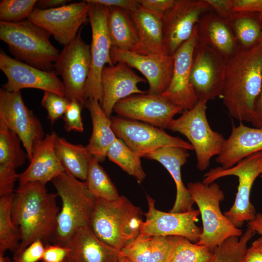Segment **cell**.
<instances>
[{
  "label": "cell",
  "mask_w": 262,
  "mask_h": 262,
  "mask_svg": "<svg viewBox=\"0 0 262 262\" xmlns=\"http://www.w3.org/2000/svg\"><path fill=\"white\" fill-rule=\"evenodd\" d=\"M138 34L133 52L145 55L167 54L163 35V16L140 6L130 12Z\"/></svg>",
  "instance_id": "26"
},
{
  "label": "cell",
  "mask_w": 262,
  "mask_h": 262,
  "mask_svg": "<svg viewBox=\"0 0 262 262\" xmlns=\"http://www.w3.org/2000/svg\"><path fill=\"white\" fill-rule=\"evenodd\" d=\"M250 122L254 127L262 129V86L255 102Z\"/></svg>",
  "instance_id": "51"
},
{
  "label": "cell",
  "mask_w": 262,
  "mask_h": 262,
  "mask_svg": "<svg viewBox=\"0 0 262 262\" xmlns=\"http://www.w3.org/2000/svg\"><path fill=\"white\" fill-rule=\"evenodd\" d=\"M146 82L126 64L118 63L105 66L101 74L102 91L101 108L106 115L111 118L115 104L120 100L133 94H145L138 84Z\"/></svg>",
  "instance_id": "21"
},
{
  "label": "cell",
  "mask_w": 262,
  "mask_h": 262,
  "mask_svg": "<svg viewBox=\"0 0 262 262\" xmlns=\"http://www.w3.org/2000/svg\"><path fill=\"white\" fill-rule=\"evenodd\" d=\"M170 249V241L169 236L152 237L148 262H166Z\"/></svg>",
  "instance_id": "42"
},
{
  "label": "cell",
  "mask_w": 262,
  "mask_h": 262,
  "mask_svg": "<svg viewBox=\"0 0 262 262\" xmlns=\"http://www.w3.org/2000/svg\"><path fill=\"white\" fill-rule=\"evenodd\" d=\"M197 39L210 46L227 59L240 49L229 25L213 10L206 13L197 24Z\"/></svg>",
  "instance_id": "27"
},
{
  "label": "cell",
  "mask_w": 262,
  "mask_h": 262,
  "mask_svg": "<svg viewBox=\"0 0 262 262\" xmlns=\"http://www.w3.org/2000/svg\"><path fill=\"white\" fill-rule=\"evenodd\" d=\"M14 197V192L0 197V252L4 253L7 250L14 253L20 242L19 230L12 217Z\"/></svg>",
  "instance_id": "33"
},
{
  "label": "cell",
  "mask_w": 262,
  "mask_h": 262,
  "mask_svg": "<svg viewBox=\"0 0 262 262\" xmlns=\"http://www.w3.org/2000/svg\"><path fill=\"white\" fill-rule=\"evenodd\" d=\"M57 137L53 131L34 143L29 166L24 172L19 174V185L29 182H39L46 185L65 171L55 152Z\"/></svg>",
  "instance_id": "22"
},
{
  "label": "cell",
  "mask_w": 262,
  "mask_h": 262,
  "mask_svg": "<svg viewBox=\"0 0 262 262\" xmlns=\"http://www.w3.org/2000/svg\"><path fill=\"white\" fill-rule=\"evenodd\" d=\"M110 118L116 136L141 157L165 147L194 150L190 143L169 135L162 129L120 116Z\"/></svg>",
  "instance_id": "12"
},
{
  "label": "cell",
  "mask_w": 262,
  "mask_h": 262,
  "mask_svg": "<svg viewBox=\"0 0 262 262\" xmlns=\"http://www.w3.org/2000/svg\"><path fill=\"white\" fill-rule=\"evenodd\" d=\"M262 86V45L240 48L227 60L221 96L229 115L241 122H250Z\"/></svg>",
  "instance_id": "2"
},
{
  "label": "cell",
  "mask_w": 262,
  "mask_h": 262,
  "mask_svg": "<svg viewBox=\"0 0 262 262\" xmlns=\"http://www.w3.org/2000/svg\"><path fill=\"white\" fill-rule=\"evenodd\" d=\"M69 252L67 246L45 244L41 262H65Z\"/></svg>",
  "instance_id": "45"
},
{
  "label": "cell",
  "mask_w": 262,
  "mask_h": 262,
  "mask_svg": "<svg viewBox=\"0 0 262 262\" xmlns=\"http://www.w3.org/2000/svg\"><path fill=\"white\" fill-rule=\"evenodd\" d=\"M83 106L76 100L69 101L63 116L65 129L67 132L74 131L80 132L83 131L81 116Z\"/></svg>",
  "instance_id": "41"
},
{
  "label": "cell",
  "mask_w": 262,
  "mask_h": 262,
  "mask_svg": "<svg viewBox=\"0 0 262 262\" xmlns=\"http://www.w3.org/2000/svg\"><path fill=\"white\" fill-rule=\"evenodd\" d=\"M183 109L162 95L133 94L119 100L113 111L128 119L144 122L162 129H168L174 117Z\"/></svg>",
  "instance_id": "16"
},
{
  "label": "cell",
  "mask_w": 262,
  "mask_h": 262,
  "mask_svg": "<svg viewBox=\"0 0 262 262\" xmlns=\"http://www.w3.org/2000/svg\"><path fill=\"white\" fill-rule=\"evenodd\" d=\"M107 25L112 49L133 51L138 42L136 26L130 12L109 7Z\"/></svg>",
  "instance_id": "29"
},
{
  "label": "cell",
  "mask_w": 262,
  "mask_h": 262,
  "mask_svg": "<svg viewBox=\"0 0 262 262\" xmlns=\"http://www.w3.org/2000/svg\"><path fill=\"white\" fill-rule=\"evenodd\" d=\"M89 3L82 0L49 9L34 8L28 19L66 46L75 39L89 18Z\"/></svg>",
  "instance_id": "13"
},
{
  "label": "cell",
  "mask_w": 262,
  "mask_h": 262,
  "mask_svg": "<svg viewBox=\"0 0 262 262\" xmlns=\"http://www.w3.org/2000/svg\"><path fill=\"white\" fill-rule=\"evenodd\" d=\"M119 262H130L127 258L121 255Z\"/></svg>",
  "instance_id": "55"
},
{
  "label": "cell",
  "mask_w": 262,
  "mask_h": 262,
  "mask_svg": "<svg viewBox=\"0 0 262 262\" xmlns=\"http://www.w3.org/2000/svg\"><path fill=\"white\" fill-rule=\"evenodd\" d=\"M69 0H37L34 8L49 9L57 8L71 3Z\"/></svg>",
  "instance_id": "52"
},
{
  "label": "cell",
  "mask_w": 262,
  "mask_h": 262,
  "mask_svg": "<svg viewBox=\"0 0 262 262\" xmlns=\"http://www.w3.org/2000/svg\"><path fill=\"white\" fill-rule=\"evenodd\" d=\"M187 187L198 208L202 221V232L196 244L213 251L226 239L243 234V231L221 211L219 204L225 195L218 184L213 182L206 185L196 181L188 183Z\"/></svg>",
  "instance_id": "6"
},
{
  "label": "cell",
  "mask_w": 262,
  "mask_h": 262,
  "mask_svg": "<svg viewBox=\"0 0 262 262\" xmlns=\"http://www.w3.org/2000/svg\"><path fill=\"white\" fill-rule=\"evenodd\" d=\"M0 120L19 137L30 161L33 145L45 135L41 122L26 106L20 91L0 88Z\"/></svg>",
  "instance_id": "15"
},
{
  "label": "cell",
  "mask_w": 262,
  "mask_h": 262,
  "mask_svg": "<svg viewBox=\"0 0 262 262\" xmlns=\"http://www.w3.org/2000/svg\"><path fill=\"white\" fill-rule=\"evenodd\" d=\"M37 1L36 0H1L0 21L12 23L28 19Z\"/></svg>",
  "instance_id": "38"
},
{
  "label": "cell",
  "mask_w": 262,
  "mask_h": 262,
  "mask_svg": "<svg viewBox=\"0 0 262 262\" xmlns=\"http://www.w3.org/2000/svg\"><path fill=\"white\" fill-rule=\"evenodd\" d=\"M207 102L198 100L192 109L184 110L174 119L168 128L187 138L196 152V166L200 171L206 169L212 157L219 154L226 140L211 128L206 115Z\"/></svg>",
  "instance_id": "7"
},
{
  "label": "cell",
  "mask_w": 262,
  "mask_h": 262,
  "mask_svg": "<svg viewBox=\"0 0 262 262\" xmlns=\"http://www.w3.org/2000/svg\"><path fill=\"white\" fill-rule=\"evenodd\" d=\"M69 100L65 97L44 91L41 104L47 112V118L52 125L64 116Z\"/></svg>",
  "instance_id": "40"
},
{
  "label": "cell",
  "mask_w": 262,
  "mask_h": 262,
  "mask_svg": "<svg viewBox=\"0 0 262 262\" xmlns=\"http://www.w3.org/2000/svg\"><path fill=\"white\" fill-rule=\"evenodd\" d=\"M0 69L7 81L2 88L9 92L34 88L65 97L62 81L54 71H44L13 58L2 49L0 51Z\"/></svg>",
  "instance_id": "18"
},
{
  "label": "cell",
  "mask_w": 262,
  "mask_h": 262,
  "mask_svg": "<svg viewBox=\"0 0 262 262\" xmlns=\"http://www.w3.org/2000/svg\"><path fill=\"white\" fill-rule=\"evenodd\" d=\"M262 172L261 151L249 155L230 168L224 169L220 166L212 168L204 176L202 182L206 185L228 176L238 178L239 184L234 202L229 210L224 213L238 228L241 227L245 222L252 221L256 217V210L250 201V194L255 180Z\"/></svg>",
  "instance_id": "8"
},
{
  "label": "cell",
  "mask_w": 262,
  "mask_h": 262,
  "mask_svg": "<svg viewBox=\"0 0 262 262\" xmlns=\"http://www.w3.org/2000/svg\"><path fill=\"white\" fill-rule=\"evenodd\" d=\"M257 43L260 44L262 45V31Z\"/></svg>",
  "instance_id": "56"
},
{
  "label": "cell",
  "mask_w": 262,
  "mask_h": 262,
  "mask_svg": "<svg viewBox=\"0 0 262 262\" xmlns=\"http://www.w3.org/2000/svg\"><path fill=\"white\" fill-rule=\"evenodd\" d=\"M212 10L206 0H175L163 17L166 53L173 56L191 37L202 16Z\"/></svg>",
  "instance_id": "14"
},
{
  "label": "cell",
  "mask_w": 262,
  "mask_h": 262,
  "mask_svg": "<svg viewBox=\"0 0 262 262\" xmlns=\"http://www.w3.org/2000/svg\"><path fill=\"white\" fill-rule=\"evenodd\" d=\"M187 149L177 147H165L146 155L144 158L155 160L169 172L176 186V196L171 213H184L193 209L195 203L181 177V168L190 154Z\"/></svg>",
  "instance_id": "25"
},
{
  "label": "cell",
  "mask_w": 262,
  "mask_h": 262,
  "mask_svg": "<svg viewBox=\"0 0 262 262\" xmlns=\"http://www.w3.org/2000/svg\"><path fill=\"white\" fill-rule=\"evenodd\" d=\"M142 214L124 196L113 201L96 199L89 227L100 240L120 251L139 235Z\"/></svg>",
  "instance_id": "3"
},
{
  "label": "cell",
  "mask_w": 262,
  "mask_h": 262,
  "mask_svg": "<svg viewBox=\"0 0 262 262\" xmlns=\"http://www.w3.org/2000/svg\"><path fill=\"white\" fill-rule=\"evenodd\" d=\"M212 10L228 24L233 15L232 0H206Z\"/></svg>",
  "instance_id": "46"
},
{
  "label": "cell",
  "mask_w": 262,
  "mask_h": 262,
  "mask_svg": "<svg viewBox=\"0 0 262 262\" xmlns=\"http://www.w3.org/2000/svg\"><path fill=\"white\" fill-rule=\"evenodd\" d=\"M228 24L239 47L249 48L255 45L262 31V17L258 14L234 12Z\"/></svg>",
  "instance_id": "31"
},
{
  "label": "cell",
  "mask_w": 262,
  "mask_h": 262,
  "mask_svg": "<svg viewBox=\"0 0 262 262\" xmlns=\"http://www.w3.org/2000/svg\"><path fill=\"white\" fill-rule=\"evenodd\" d=\"M247 226L262 236V213H257L255 219L248 222Z\"/></svg>",
  "instance_id": "53"
},
{
  "label": "cell",
  "mask_w": 262,
  "mask_h": 262,
  "mask_svg": "<svg viewBox=\"0 0 262 262\" xmlns=\"http://www.w3.org/2000/svg\"><path fill=\"white\" fill-rule=\"evenodd\" d=\"M262 151V129L249 127L242 122L233 126L216 162L224 169L230 168L241 160Z\"/></svg>",
  "instance_id": "24"
},
{
  "label": "cell",
  "mask_w": 262,
  "mask_h": 262,
  "mask_svg": "<svg viewBox=\"0 0 262 262\" xmlns=\"http://www.w3.org/2000/svg\"><path fill=\"white\" fill-rule=\"evenodd\" d=\"M148 211L145 214L139 235L143 237L180 236L197 243L202 229L196 226L198 210L180 213H166L157 210L154 199L147 196Z\"/></svg>",
  "instance_id": "17"
},
{
  "label": "cell",
  "mask_w": 262,
  "mask_h": 262,
  "mask_svg": "<svg viewBox=\"0 0 262 262\" xmlns=\"http://www.w3.org/2000/svg\"><path fill=\"white\" fill-rule=\"evenodd\" d=\"M106 157L129 175L134 177L139 183L142 182L145 179L146 174L142 165L141 157L121 139L117 138L112 144L107 151Z\"/></svg>",
  "instance_id": "34"
},
{
  "label": "cell",
  "mask_w": 262,
  "mask_h": 262,
  "mask_svg": "<svg viewBox=\"0 0 262 262\" xmlns=\"http://www.w3.org/2000/svg\"><path fill=\"white\" fill-rule=\"evenodd\" d=\"M85 107L89 111L92 122V134L86 147L94 158L102 162L117 137L112 129L111 118L106 115L98 100L88 99Z\"/></svg>",
  "instance_id": "28"
},
{
  "label": "cell",
  "mask_w": 262,
  "mask_h": 262,
  "mask_svg": "<svg viewBox=\"0 0 262 262\" xmlns=\"http://www.w3.org/2000/svg\"><path fill=\"white\" fill-rule=\"evenodd\" d=\"M45 244L41 240L32 243L19 253L14 254L12 262H40Z\"/></svg>",
  "instance_id": "43"
},
{
  "label": "cell",
  "mask_w": 262,
  "mask_h": 262,
  "mask_svg": "<svg viewBox=\"0 0 262 262\" xmlns=\"http://www.w3.org/2000/svg\"><path fill=\"white\" fill-rule=\"evenodd\" d=\"M227 59L197 39L193 58L190 82L198 100L221 97Z\"/></svg>",
  "instance_id": "11"
},
{
  "label": "cell",
  "mask_w": 262,
  "mask_h": 262,
  "mask_svg": "<svg viewBox=\"0 0 262 262\" xmlns=\"http://www.w3.org/2000/svg\"><path fill=\"white\" fill-rule=\"evenodd\" d=\"M0 262H11L8 256H5L4 253L0 252Z\"/></svg>",
  "instance_id": "54"
},
{
  "label": "cell",
  "mask_w": 262,
  "mask_h": 262,
  "mask_svg": "<svg viewBox=\"0 0 262 262\" xmlns=\"http://www.w3.org/2000/svg\"><path fill=\"white\" fill-rule=\"evenodd\" d=\"M86 1L90 4L89 20L92 31V42L91 69L85 84L84 96L86 100H97L101 105L103 97L102 72L106 64L110 66L114 65L111 59L112 47L107 25L109 7L90 0Z\"/></svg>",
  "instance_id": "10"
},
{
  "label": "cell",
  "mask_w": 262,
  "mask_h": 262,
  "mask_svg": "<svg viewBox=\"0 0 262 262\" xmlns=\"http://www.w3.org/2000/svg\"><path fill=\"white\" fill-rule=\"evenodd\" d=\"M260 176H261V177H262V172L261 173Z\"/></svg>",
  "instance_id": "57"
},
{
  "label": "cell",
  "mask_w": 262,
  "mask_h": 262,
  "mask_svg": "<svg viewBox=\"0 0 262 262\" xmlns=\"http://www.w3.org/2000/svg\"><path fill=\"white\" fill-rule=\"evenodd\" d=\"M174 1L175 0H139L141 6L163 17Z\"/></svg>",
  "instance_id": "48"
},
{
  "label": "cell",
  "mask_w": 262,
  "mask_h": 262,
  "mask_svg": "<svg viewBox=\"0 0 262 262\" xmlns=\"http://www.w3.org/2000/svg\"><path fill=\"white\" fill-rule=\"evenodd\" d=\"M99 162L92 157L89 164L85 181L96 199L107 201L118 199L117 189Z\"/></svg>",
  "instance_id": "35"
},
{
  "label": "cell",
  "mask_w": 262,
  "mask_h": 262,
  "mask_svg": "<svg viewBox=\"0 0 262 262\" xmlns=\"http://www.w3.org/2000/svg\"><path fill=\"white\" fill-rule=\"evenodd\" d=\"M55 149L65 171L75 178L85 181L89 164L93 157L86 147L71 144L65 138L58 136Z\"/></svg>",
  "instance_id": "30"
},
{
  "label": "cell",
  "mask_w": 262,
  "mask_h": 262,
  "mask_svg": "<svg viewBox=\"0 0 262 262\" xmlns=\"http://www.w3.org/2000/svg\"><path fill=\"white\" fill-rule=\"evenodd\" d=\"M170 249L166 262H208L213 251L180 236H169Z\"/></svg>",
  "instance_id": "32"
},
{
  "label": "cell",
  "mask_w": 262,
  "mask_h": 262,
  "mask_svg": "<svg viewBox=\"0 0 262 262\" xmlns=\"http://www.w3.org/2000/svg\"><path fill=\"white\" fill-rule=\"evenodd\" d=\"M51 182L62 202L53 243L66 246L78 229L89 226L96 198L85 181H80L65 171Z\"/></svg>",
  "instance_id": "4"
},
{
  "label": "cell",
  "mask_w": 262,
  "mask_h": 262,
  "mask_svg": "<svg viewBox=\"0 0 262 262\" xmlns=\"http://www.w3.org/2000/svg\"><path fill=\"white\" fill-rule=\"evenodd\" d=\"M50 36L28 19L12 23L0 21V39L14 58L46 71L53 70L60 54L51 43Z\"/></svg>",
  "instance_id": "5"
},
{
  "label": "cell",
  "mask_w": 262,
  "mask_h": 262,
  "mask_svg": "<svg viewBox=\"0 0 262 262\" xmlns=\"http://www.w3.org/2000/svg\"><path fill=\"white\" fill-rule=\"evenodd\" d=\"M58 196L48 192L46 185L39 182L19 185L14 193L12 217L19 230L20 242L14 254L20 252L36 240L45 244L53 241L60 212Z\"/></svg>",
  "instance_id": "1"
},
{
  "label": "cell",
  "mask_w": 262,
  "mask_h": 262,
  "mask_svg": "<svg viewBox=\"0 0 262 262\" xmlns=\"http://www.w3.org/2000/svg\"><path fill=\"white\" fill-rule=\"evenodd\" d=\"M108 7H116L131 12L137 9L140 4L139 0H90Z\"/></svg>",
  "instance_id": "49"
},
{
  "label": "cell",
  "mask_w": 262,
  "mask_h": 262,
  "mask_svg": "<svg viewBox=\"0 0 262 262\" xmlns=\"http://www.w3.org/2000/svg\"><path fill=\"white\" fill-rule=\"evenodd\" d=\"M91 64L90 46L82 40L79 31L74 40L64 46L53 66L56 74L62 77L65 97L84 107L85 87Z\"/></svg>",
  "instance_id": "9"
},
{
  "label": "cell",
  "mask_w": 262,
  "mask_h": 262,
  "mask_svg": "<svg viewBox=\"0 0 262 262\" xmlns=\"http://www.w3.org/2000/svg\"><path fill=\"white\" fill-rule=\"evenodd\" d=\"M18 177L15 168L0 165V196L14 193L15 183Z\"/></svg>",
  "instance_id": "44"
},
{
  "label": "cell",
  "mask_w": 262,
  "mask_h": 262,
  "mask_svg": "<svg viewBox=\"0 0 262 262\" xmlns=\"http://www.w3.org/2000/svg\"><path fill=\"white\" fill-rule=\"evenodd\" d=\"M256 232L247 226L240 236L231 237L216 246L208 262H244L247 244Z\"/></svg>",
  "instance_id": "37"
},
{
  "label": "cell",
  "mask_w": 262,
  "mask_h": 262,
  "mask_svg": "<svg viewBox=\"0 0 262 262\" xmlns=\"http://www.w3.org/2000/svg\"><path fill=\"white\" fill-rule=\"evenodd\" d=\"M197 41V25L189 38L173 55L174 66L170 83L162 95L183 110L192 109L198 102L190 82L195 48Z\"/></svg>",
  "instance_id": "19"
},
{
  "label": "cell",
  "mask_w": 262,
  "mask_h": 262,
  "mask_svg": "<svg viewBox=\"0 0 262 262\" xmlns=\"http://www.w3.org/2000/svg\"><path fill=\"white\" fill-rule=\"evenodd\" d=\"M21 140L0 120V165L15 168L22 165L28 159L21 148Z\"/></svg>",
  "instance_id": "36"
},
{
  "label": "cell",
  "mask_w": 262,
  "mask_h": 262,
  "mask_svg": "<svg viewBox=\"0 0 262 262\" xmlns=\"http://www.w3.org/2000/svg\"><path fill=\"white\" fill-rule=\"evenodd\" d=\"M69 252L65 262H119L118 251L100 240L89 226L78 229L66 246Z\"/></svg>",
  "instance_id": "23"
},
{
  "label": "cell",
  "mask_w": 262,
  "mask_h": 262,
  "mask_svg": "<svg viewBox=\"0 0 262 262\" xmlns=\"http://www.w3.org/2000/svg\"><path fill=\"white\" fill-rule=\"evenodd\" d=\"M151 237L138 235L120 251L121 255L130 262H148L151 250Z\"/></svg>",
  "instance_id": "39"
},
{
  "label": "cell",
  "mask_w": 262,
  "mask_h": 262,
  "mask_svg": "<svg viewBox=\"0 0 262 262\" xmlns=\"http://www.w3.org/2000/svg\"><path fill=\"white\" fill-rule=\"evenodd\" d=\"M110 56L114 65L123 63L140 71L148 83L147 93L162 95L167 88L173 70V56L145 55L112 48Z\"/></svg>",
  "instance_id": "20"
},
{
  "label": "cell",
  "mask_w": 262,
  "mask_h": 262,
  "mask_svg": "<svg viewBox=\"0 0 262 262\" xmlns=\"http://www.w3.org/2000/svg\"><path fill=\"white\" fill-rule=\"evenodd\" d=\"M235 13L259 14L262 17V0H232Z\"/></svg>",
  "instance_id": "47"
},
{
  "label": "cell",
  "mask_w": 262,
  "mask_h": 262,
  "mask_svg": "<svg viewBox=\"0 0 262 262\" xmlns=\"http://www.w3.org/2000/svg\"><path fill=\"white\" fill-rule=\"evenodd\" d=\"M244 262H262V236L247 248Z\"/></svg>",
  "instance_id": "50"
}]
</instances>
